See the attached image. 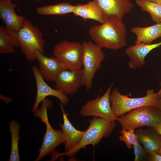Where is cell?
Masks as SVG:
<instances>
[{
  "label": "cell",
  "instance_id": "1",
  "mask_svg": "<svg viewBox=\"0 0 161 161\" xmlns=\"http://www.w3.org/2000/svg\"><path fill=\"white\" fill-rule=\"evenodd\" d=\"M115 121L95 117L89 120V126L85 131L80 142L73 148L64 152L55 151L51 153V160H55L63 156L72 157L87 145H92L95 146L98 144L103 137L111 135L115 127Z\"/></svg>",
  "mask_w": 161,
  "mask_h": 161
},
{
  "label": "cell",
  "instance_id": "2",
  "mask_svg": "<svg viewBox=\"0 0 161 161\" xmlns=\"http://www.w3.org/2000/svg\"><path fill=\"white\" fill-rule=\"evenodd\" d=\"M89 33L95 43L102 48L117 50L126 45V30L122 21L105 22L92 27Z\"/></svg>",
  "mask_w": 161,
  "mask_h": 161
},
{
  "label": "cell",
  "instance_id": "3",
  "mask_svg": "<svg viewBox=\"0 0 161 161\" xmlns=\"http://www.w3.org/2000/svg\"><path fill=\"white\" fill-rule=\"evenodd\" d=\"M39 109L34 112L36 117L40 118L46 127L43 141L39 151L38 157L34 160L38 161L55 151V148L61 143H64V135L62 130H56L51 125L47 116L48 108L51 109L52 103L51 101L46 98L41 102Z\"/></svg>",
  "mask_w": 161,
  "mask_h": 161
},
{
  "label": "cell",
  "instance_id": "4",
  "mask_svg": "<svg viewBox=\"0 0 161 161\" xmlns=\"http://www.w3.org/2000/svg\"><path fill=\"white\" fill-rule=\"evenodd\" d=\"M129 95L121 94L117 88H115L110 95L111 109L118 117L136 108L145 106H156L159 98L154 89L146 90L144 97L130 98Z\"/></svg>",
  "mask_w": 161,
  "mask_h": 161
},
{
  "label": "cell",
  "instance_id": "5",
  "mask_svg": "<svg viewBox=\"0 0 161 161\" xmlns=\"http://www.w3.org/2000/svg\"><path fill=\"white\" fill-rule=\"evenodd\" d=\"M82 45V86L89 90L92 88L93 79L100 69L105 55L102 48L95 43L85 41Z\"/></svg>",
  "mask_w": 161,
  "mask_h": 161
},
{
  "label": "cell",
  "instance_id": "6",
  "mask_svg": "<svg viewBox=\"0 0 161 161\" xmlns=\"http://www.w3.org/2000/svg\"><path fill=\"white\" fill-rule=\"evenodd\" d=\"M17 32L21 51L28 61L36 59V50L44 54V40L43 33L30 21L25 18Z\"/></svg>",
  "mask_w": 161,
  "mask_h": 161
},
{
  "label": "cell",
  "instance_id": "7",
  "mask_svg": "<svg viewBox=\"0 0 161 161\" xmlns=\"http://www.w3.org/2000/svg\"><path fill=\"white\" fill-rule=\"evenodd\" d=\"M118 117V121L122 129L134 130L145 126L153 127L161 121V112L156 106H145Z\"/></svg>",
  "mask_w": 161,
  "mask_h": 161
},
{
  "label": "cell",
  "instance_id": "8",
  "mask_svg": "<svg viewBox=\"0 0 161 161\" xmlns=\"http://www.w3.org/2000/svg\"><path fill=\"white\" fill-rule=\"evenodd\" d=\"M82 44L78 42L62 41L54 47L53 54L66 69L75 70L82 67Z\"/></svg>",
  "mask_w": 161,
  "mask_h": 161
},
{
  "label": "cell",
  "instance_id": "9",
  "mask_svg": "<svg viewBox=\"0 0 161 161\" xmlns=\"http://www.w3.org/2000/svg\"><path fill=\"white\" fill-rule=\"evenodd\" d=\"M113 83L101 96L87 101L81 107L80 114L84 117L93 116L103 119L118 120L119 117L113 113L111 106L110 95Z\"/></svg>",
  "mask_w": 161,
  "mask_h": 161
},
{
  "label": "cell",
  "instance_id": "10",
  "mask_svg": "<svg viewBox=\"0 0 161 161\" xmlns=\"http://www.w3.org/2000/svg\"><path fill=\"white\" fill-rule=\"evenodd\" d=\"M100 7L105 22H121L124 15L134 5L130 0H95Z\"/></svg>",
  "mask_w": 161,
  "mask_h": 161
},
{
  "label": "cell",
  "instance_id": "11",
  "mask_svg": "<svg viewBox=\"0 0 161 161\" xmlns=\"http://www.w3.org/2000/svg\"><path fill=\"white\" fill-rule=\"evenodd\" d=\"M31 69L35 80L37 88L36 98L32 109L33 112H35L38 109L40 103L48 96L57 98L64 106L66 105L68 103L69 99L67 95L48 85L40 74L38 67L33 66H32Z\"/></svg>",
  "mask_w": 161,
  "mask_h": 161
},
{
  "label": "cell",
  "instance_id": "12",
  "mask_svg": "<svg viewBox=\"0 0 161 161\" xmlns=\"http://www.w3.org/2000/svg\"><path fill=\"white\" fill-rule=\"evenodd\" d=\"M54 82L55 89L67 96L72 95L82 85V69H64L60 73Z\"/></svg>",
  "mask_w": 161,
  "mask_h": 161
},
{
  "label": "cell",
  "instance_id": "13",
  "mask_svg": "<svg viewBox=\"0 0 161 161\" xmlns=\"http://www.w3.org/2000/svg\"><path fill=\"white\" fill-rule=\"evenodd\" d=\"M36 59L38 62L39 72L45 80L54 81L63 70L66 69L56 57H48L38 51L35 52Z\"/></svg>",
  "mask_w": 161,
  "mask_h": 161
},
{
  "label": "cell",
  "instance_id": "14",
  "mask_svg": "<svg viewBox=\"0 0 161 161\" xmlns=\"http://www.w3.org/2000/svg\"><path fill=\"white\" fill-rule=\"evenodd\" d=\"M16 4L11 0H0V18L7 28L17 32L19 30L25 19L23 16L17 15L14 9Z\"/></svg>",
  "mask_w": 161,
  "mask_h": 161
},
{
  "label": "cell",
  "instance_id": "15",
  "mask_svg": "<svg viewBox=\"0 0 161 161\" xmlns=\"http://www.w3.org/2000/svg\"><path fill=\"white\" fill-rule=\"evenodd\" d=\"M161 45V42L153 44H136L127 48L125 52L130 59L128 63L129 68L134 69L144 66L146 56L152 50Z\"/></svg>",
  "mask_w": 161,
  "mask_h": 161
},
{
  "label": "cell",
  "instance_id": "16",
  "mask_svg": "<svg viewBox=\"0 0 161 161\" xmlns=\"http://www.w3.org/2000/svg\"><path fill=\"white\" fill-rule=\"evenodd\" d=\"M63 105L61 103L60 108L62 112L63 123L59 125L64 135V144L66 151L71 150L80 142L85 133V131L76 129L70 122L67 117L68 113H65Z\"/></svg>",
  "mask_w": 161,
  "mask_h": 161
},
{
  "label": "cell",
  "instance_id": "17",
  "mask_svg": "<svg viewBox=\"0 0 161 161\" xmlns=\"http://www.w3.org/2000/svg\"><path fill=\"white\" fill-rule=\"evenodd\" d=\"M135 134L147 153L157 152L159 150L161 145V136L153 127L148 126L145 129H138Z\"/></svg>",
  "mask_w": 161,
  "mask_h": 161
},
{
  "label": "cell",
  "instance_id": "18",
  "mask_svg": "<svg viewBox=\"0 0 161 161\" xmlns=\"http://www.w3.org/2000/svg\"><path fill=\"white\" fill-rule=\"evenodd\" d=\"M73 13L75 16H79L85 21L90 19L101 24L104 22L103 13L95 0L85 4L75 5Z\"/></svg>",
  "mask_w": 161,
  "mask_h": 161
},
{
  "label": "cell",
  "instance_id": "19",
  "mask_svg": "<svg viewBox=\"0 0 161 161\" xmlns=\"http://www.w3.org/2000/svg\"><path fill=\"white\" fill-rule=\"evenodd\" d=\"M131 31L136 36L135 44H151L161 37V22L148 27H135L131 29Z\"/></svg>",
  "mask_w": 161,
  "mask_h": 161
},
{
  "label": "cell",
  "instance_id": "20",
  "mask_svg": "<svg viewBox=\"0 0 161 161\" xmlns=\"http://www.w3.org/2000/svg\"><path fill=\"white\" fill-rule=\"evenodd\" d=\"M20 47L17 31L7 27H0V54L15 52V47Z\"/></svg>",
  "mask_w": 161,
  "mask_h": 161
},
{
  "label": "cell",
  "instance_id": "21",
  "mask_svg": "<svg viewBox=\"0 0 161 161\" xmlns=\"http://www.w3.org/2000/svg\"><path fill=\"white\" fill-rule=\"evenodd\" d=\"M75 7V6L64 2L38 7L36 9V12L42 15H62L73 13Z\"/></svg>",
  "mask_w": 161,
  "mask_h": 161
},
{
  "label": "cell",
  "instance_id": "22",
  "mask_svg": "<svg viewBox=\"0 0 161 161\" xmlns=\"http://www.w3.org/2000/svg\"><path fill=\"white\" fill-rule=\"evenodd\" d=\"M9 129L11 137L10 153L9 161L20 160L19 154L18 142L20 137L19 130L20 127L16 120L9 123Z\"/></svg>",
  "mask_w": 161,
  "mask_h": 161
},
{
  "label": "cell",
  "instance_id": "23",
  "mask_svg": "<svg viewBox=\"0 0 161 161\" xmlns=\"http://www.w3.org/2000/svg\"><path fill=\"white\" fill-rule=\"evenodd\" d=\"M136 4L143 12L148 13L153 21L157 23L161 22V5L146 0H136Z\"/></svg>",
  "mask_w": 161,
  "mask_h": 161
},
{
  "label": "cell",
  "instance_id": "24",
  "mask_svg": "<svg viewBox=\"0 0 161 161\" xmlns=\"http://www.w3.org/2000/svg\"><path fill=\"white\" fill-rule=\"evenodd\" d=\"M121 133L122 135L120 136L119 139L124 142L128 148H132L133 145L139 141L134 129H122Z\"/></svg>",
  "mask_w": 161,
  "mask_h": 161
},
{
  "label": "cell",
  "instance_id": "25",
  "mask_svg": "<svg viewBox=\"0 0 161 161\" xmlns=\"http://www.w3.org/2000/svg\"><path fill=\"white\" fill-rule=\"evenodd\" d=\"M133 148L135 156L134 161H145L148 160V153L139 141L133 145Z\"/></svg>",
  "mask_w": 161,
  "mask_h": 161
},
{
  "label": "cell",
  "instance_id": "26",
  "mask_svg": "<svg viewBox=\"0 0 161 161\" xmlns=\"http://www.w3.org/2000/svg\"><path fill=\"white\" fill-rule=\"evenodd\" d=\"M148 161H161V155L155 151H152L148 153Z\"/></svg>",
  "mask_w": 161,
  "mask_h": 161
},
{
  "label": "cell",
  "instance_id": "27",
  "mask_svg": "<svg viewBox=\"0 0 161 161\" xmlns=\"http://www.w3.org/2000/svg\"><path fill=\"white\" fill-rule=\"evenodd\" d=\"M153 128L161 136V121L157 122Z\"/></svg>",
  "mask_w": 161,
  "mask_h": 161
},
{
  "label": "cell",
  "instance_id": "28",
  "mask_svg": "<svg viewBox=\"0 0 161 161\" xmlns=\"http://www.w3.org/2000/svg\"><path fill=\"white\" fill-rule=\"evenodd\" d=\"M0 98L6 103H9L12 100L10 98L1 95H0Z\"/></svg>",
  "mask_w": 161,
  "mask_h": 161
},
{
  "label": "cell",
  "instance_id": "29",
  "mask_svg": "<svg viewBox=\"0 0 161 161\" xmlns=\"http://www.w3.org/2000/svg\"><path fill=\"white\" fill-rule=\"evenodd\" d=\"M156 106L161 112V98H159L157 103Z\"/></svg>",
  "mask_w": 161,
  "mask_h": 161
},
{
  "label": "cell",
  "instance_id": "30",
  "mask_svg": "<svg viewBox=\"0 0 161 161\" xmlns=\"http://www.w3.org/2000/svg\"><path fill=\"white\" fill-rule=\"evenodd\" d=\"M146 0L154 2L161 5V0Z\"/></svg>",
  "mask_w": 161,
  "mask_h": 161
},
{
  "label": "cell",
  "instance_id": "31",
  "mask_svg": "<svg viewBox=\"0 0 161 161\" xmlns=\"http://www.w3.org/2000/svg\"><path fill=\"white\" fill-rule=\"evenodd\" d=\"M157 93L159 98H161V88Z\"/></svg>",
  "mask_w": 161,
  "mask_h": 161
},
{
  "label": "cell",
  "instance_id": "32",
  "mask_svg": "<svg viewBox=\"0 0 161 161\" xmlns=\"http://www.w3.org/2000/svg\"><path fill=\"white\" fill-rule=\"evenodd\" d=\"M157 152L160 155H161V145L160 148L159 150Z\"/></svg>",
  "mask_w": 161,
  "mask_h": 161
},
{
  "label": "cell",
  "instance_id": "33",
  "mask_svg": "<svg viewBox=\"0 0 161 161\" xmlns=\"http://www.w3.org/2000/svg\"><path fill=\"white\" fill-rule=\"evenodd\" d=\"M35 1H38V2H39L41 0H35Z\"/></svg>",
  "mask_w": 161,
  "mask_h": 161
}]
</instances>
